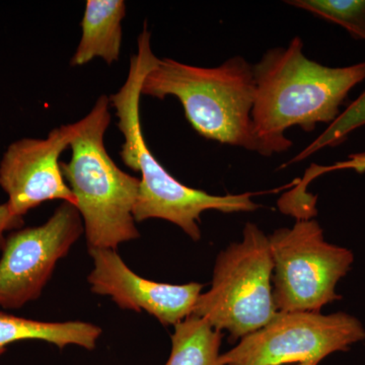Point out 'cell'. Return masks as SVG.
Returning a JSON list of instances; mask_svg holds the SVG:
<instances>
[{
	"label": "cell",
	"instance_id": "1",
	"mask_svg": "<svg viewBox=\"0 0 365 365\" xmlns=\"http://www.w3.org/2000/svg\"><path fill=\"white\" fill-rule=\"evenodd\" d=\"M253 69L256 97L252 121L257 153L263 157L292 148V141L285 136L292 127L311 132L317 124L333 123L350 91L365 79V62L323 66L307 58L300 37L287 47L264 53Z\"/></svg>",
	"mask_w": 365,
	"mask_h": 365
},
{
	"label": "cell",
	"instance_id": "2",
	"mask_svg": "<svg viewBox=\"0 0 365 365\" xmlns=\"http://www.w3.org/2000/svg\"><path fill=\"white\" fill-rule=\"evenodd\" d=\"M148 21L137 39V52L132 55L128 76L122 88L110 97L116 110L117 126L123 133L120 157L127 167L141 174L133 216L136 222L150 218L167 220L181 227L193 241H199L200 216L204 211L223 213L250 212L259 205L251 192L212 195L202 190L190 188L178 181L153 155L144 139L140 121L141 86L146 74L157 64L150 46Z\"/></svg>",
	"mask_w": 365,
	"mask_h": 365
},
{
	"label": "cell",
	"instance_id": "3",
	"mask_svg": "<svg viewBox=\"0 0 365 365\" xmlns=\"http://www.w3.org/2000/svg\"><path fill=\"white\" fill-rule=\"evenodd\" d=\"M141 96L160 100L174 96L199 135L257 151L252 121L256 83L253 64L244 57L211 68L158 59L144 78Z\"/></svg>",
	"mask_w": 365,
	"mask_h": 365
},
{
	"label": "cell",
	"instance_id": "4",
	"mask_svg": "<svg viewBox=\"0 0 365 365\" xmlns=\"http://www.w3.org/2000/svg\"><path fill=\"white\" fill-rule=\"evenodd\" d=\"M109 106L107 96L98 98L81 120V130L71 144V160L60 162L78 202L88 250H117L139 237L133 211L140 179L120 169L106 148Z\"/></svg>",
	"mask_w": 365,
	"mask_h": 365
},
{
	"label": "cell",
	"instance_id": "5",
	"mask_svg": "<svg viewBox=\"0 0 365 365\" xmlns=\"http://www.w3.org/2000/svg\"><path fill=\"white\" fill-rule=\"evenodd\" d=\"M273 258L269 235L248 222L242 240L223 250L216 259L208 292L199 295L194 316L232 339L267 325L278 313L273 297Z\"/></svg>",
	"mask_w": 365,
	"mask_h": 365
},
{
	"label": "cell",
	"instance_id": "6",
	"mask_svg": "<svg viewBox=\"0 0 365 365\" xmlns=\"http://www.w3.org/2000/svg\"><path fill=\"white\" fill-rule=\"evenodd\" d=\"M269 241L277 312L319 313L342 299L336 287L349 272L354 256L350 250L327 242L318 222L300 220L292 228L275 230Z\"/></svg>",
	"mask_w": 365,
	"mask_h": 365
},
{
	"label": "cell",
	"instance_id": "7",
	"mask_svg": "<svg viewBox=\"0 0 365 365\" xmlns=\"http://www.w3.org/2000/svg\"><path fill=\"white\" fill-rule=\"evenodd\" d=\"M364 339V325L349 314L278 312L267 325L220 355V360L222 365L319 364Z\"/></svg>",
	"mask_w": 365,
	"mask_h": 365
},
{
	"label": "cell",
	"instance_id": "8",
	"mask_svg": "<svg viewBox=\"0 0 365 365\" xmlns=\"http://www.w3.org/2000/svg\"><path fill=\"white\" fill-rule=\"evenodd\" d=\"M83 232L78 208L63 201L44 225L7 235L0 259V307L18 309L39 299L56 264Z\"/></svg>",
	"mask_w": 365,
	"mask_h": 365
},
{
	"label": "cell",
	"instance_id": "9",
	"mask_svg": "<svg viewBox=\"0 0 365 365\" xmlns=\"http://www.w3.org/2000/svg\"><path fill=\"white\" fill-rule=\"evenodd\" d=\"M81 120L53 129L47 138H23L9 144L0 160V188L16 217L46 201L62 200L78 205L66 184L59 158L81 130Z\"/></svg>",
	"mask_w": 365,
	"mask_h": 365
},
{
	"label": "cell",
	"instance_id": "10",
	"mask_svg": "<svg viewBox=\"0 0 365 365\" xmlns=\"http://www.w3.org/2000/svg\"><path fill=\"white\" fill-rule=\"evenodd\" d=\"M93 269L88 280L93 294L108 295L125 309L145 311L163 326H175L193 313L204 285L167 284L144 279L131 270L116 250H88Z\"/></svg>",
	"mask_w": 365,
	"mask_h": 365
},
{
	"label": "cell",
	"instance_id": "11",
	"mask_svg": "<svg viewBox=\"0 0 365 365\" xmlns=\"http://www.w3.org/2000/svg\"><path fill=\"white\" fill-rule=\"evenodd\" d=\"M125 16L126 4L123 0H88L81 23V42L71 58V66H85L97 57L108 64L118 61L121 54Z\"/></svg>",
	"mask_w": 365,
	"mask_h": 365
},
{
	"label": "cell",
	"instance_id": "12",
	"mask_svg": "<svg viewBox=\"0 0 365 365\" xmlns=\"http://www.w3.org/2000/svg\"><path fill=\"white\" fill-rule=\"evenodd\" d=\"M102 329L86 322L51 323L21 318L0 312V356L7 347L20 341H44L63 349L76 345L86 350L95 349Z\"/></svg>",
	"mask_w": 365,
	"mask_h": 365
},
{
	"label": "cell",
	"instance_id": "13",
	"mask_svg": "<svg viewBox=\"0 0 365 365\" xmlns=\"http://www.w3.org/2000/svg\"><path fill=\"white\" fill-rule=\"evenodd\" d=\"M174 327L172 351L165 365H222V333L206 319L190 314Z\"/></svg>",
	"mask_w": 365,
	"mask_h": 365
},
{
	"label": "cell",
	"instance_id": "14",
	"mask_svg": "<svg viewBox=\"0 0 365 365\" xmlns=\"http://www.w3.org/2000/svg\"><path fill=\"white\" fill-rule=\"evenodd\" d=\"M285 4L337 24L355 39L365 41V0H288Z\"/></svg>",
	"mask_w": 365,
	"mask_h": 365
},
{
	"label": "cell",
	"instance_id": "15",
	"mask_svg": "<svg viewBox=\"0 0 365 365\" xmlns=\"http://www.w3.org/2000/svg\"><path fill=\"white\" fill-rule=\"evenodd\" d=\"M365 126V91L356 100L353 101L337 119L327 127L325 131L314 139L304 150L300 151L285 165L302 162L314 153L325 148H335L344 143L350 134Z\"/></svg>",
	"mask_w": 365,
	"mask_h": 365
},
{
	"label": "cell",
	"instance_id": "16",
	"mask_svg": "<svg viewBox=\"0 0 365 365\" xmlns=\"http://www.w3.org/2000/svg\"><path fill=\"white\" fill-rule=\"evenodd\" d=\"M340 170H354L355 172L360 173V174L365 173V153H354V155H350L347 160L336 163L335 165H329V167L317 165V167L312 168L311 175L314 179L319 175Z\"/></svg>",
	"mask_w": 365,
	"mask_h": 365
},
{
	"label": "cell",
	"instance_id": "17",
	"mask_svg": "<svg viewBox=\"0 0 365 365\" xmlns=\"http://www.w3.org/2000/svg\"><path fill=\"white\" fill-rule=\"evenodd\" d=\"M25 225V220L21 217H16L11 212L7 203L0 204V251L4 248L6 232L20 230Z\"/></svg>",
	"mask_w": 365,
	"mask_h": 365
},
{
	"label": "cell",
	"instance_id": "18",
	"mask_svg": "<svg viewBox=\"0 0 365 365\" xmlns=\"http://www.w3.org/2000/svg\"><path fill=\"white\" fill-rule=\"evenodd\" d=\"M294 365H319V364H316V362H304V364H297Z\"/></svg>",
	"mask_w": 365,
	"mask_h": 365
}]
</instances>
